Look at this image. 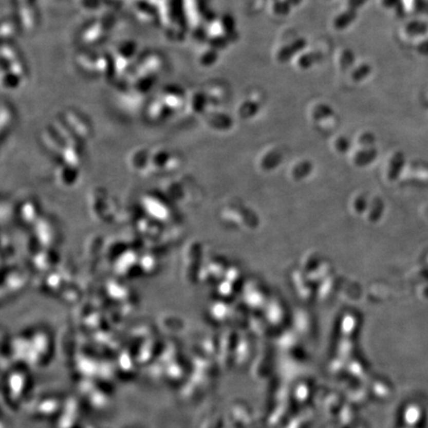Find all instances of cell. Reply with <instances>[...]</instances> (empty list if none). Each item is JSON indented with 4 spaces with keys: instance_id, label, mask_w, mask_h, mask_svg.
Segmentation results:
<instances>
[{
    "instance_id": "1",
    "label": "cell",
    "mask_w": 428,
    "mask_h": 428,
    "mask_svg": "<svg viewBox=\"0 0 428 428\" xmlns=\"http://www.w3.org/2000/svg\"><path fill=\"white\" fill-rule=\"evenodd\" d=\"M107 31L108 28L103 21H95L83 30L81 35V41L85 45L97 44L98 42L102 41V39H104Z\"/></svg>"
},
{
    "instance_id": "2",
    "label": "cell",
    "mask_w": 428,
    "mask_h": 428,
    "mask_svg": "<svg viewBox=\"0 0 428 428\" xmlns=\"http://www.w3.org/2000/svg\"><path fill=\"white\" fill-rule=\"evenodd\" d=\"M18 15L21 26L28 32H31L37 27L38 18L33 2H19Z\"/></svg>"
},
{
    "instance_id": "3",
    "label": "cell",
    "mask_w": 428,
    "mask_h": 428,
    "mask_svg": "<svg viewBox=\"0 0 428 428\" xmlns=\"http://www.w3.org/2000/svg\"><path fill=\"white\" fill-rule=\"evenodd\" d=\"M184 94L179 86H166V88L159 96L166 108L176 110L182 106L184 102Z\"/></svg>"
},
{
    "instance_id": "4",
    "label": "cell",
    "mask_w": 428,
    "mask_h": 428,
    "mask_svg": "<svg viewBox=\"0 0 428 428\" xmlns=\"http://www.w3.org/2000/svg\"><path fill=\"white\" fill-rule=\"evenodd\" d=\"M98 55H95L90 52H83L78 55V66L85 72L97 73V62Z\"/></svg>"
},
{
    "instance_id": "5",
    "label": "cell",
    "mask_w": 428,
    "mask_h": 428,
    "mask_svg": "<svg viewBox=\"0 0 428 428\" xmlns=\"http://www.w3.org/2000/svg\"><path fill=\"white\" fill-rule=\"evenodd\" d=\"M306 45V42L304 39H297L292 43H290V45L284 47L280 52L277 58L281 62H287L289 61L290 58L293 55H295L296 53L301 52L303 49H304Z\"/></svg>"
},
{
    "instance_id": "6",
    "label": "cell",
    "mask_w": 428,
    "mask_h": 428,
    "mask_svg": "<svg viewBox=\"0 0 428 428\" xmlns=\"http://www.w3.org/2000/svg\"><path fill=\"white\" fill-rule=\"evenodd\" d=\"M357 17V13L356 10L354 9H349L345 12L339 15L335 21H334V25L337 29H345L348 27Z\"/></svg>"
},
{
    "instance_id": "7",
    "label": "cell",
    "mask_w": 428,
    "mask_h": 428,
    "mask_svg": "<svg viewBox=\"0 0 428 428\" xmlns=\"http://www.w3.org/2000/svg\"><path fill=\"white\" fill-rule=\"evenodd\" d=\"M1 34H2V39L4 42L6 40L9 41V40L13 39L15 35L17 34V28H16V24H15L13 20L6 19V20L2 21Z\"/></svg>"
},
{
    "instance_id": "8",
    "label": "cell",
    "mask_w": 428,
    "mask_h": 428,
    "mask_svg": "<svg viewBox=\"0 0 428 428\" xmlns=\"http://www.w3.org/2000/svg\"><path fill=\"white\" fill-rule=\"evenodd\" d=\"M1 55H2V62H5V63H10L15 60L20 59L18 50L15 49L10 43H3Z\"/></svg>"
},
{
    "instance_id": "9",
    "label": "cell",
    "mask_w": 428,
    "mask_h": 428,
    "mask_svg": "<svg viewBox=\"0 0 428 428\" xmlns=\"http://www.w3.org/2000/svg\"><path fill=\"white\" fill-rule=\"evenodd\" d=\"M1 119H2V133L4 132V129L6 127H10V125L13 122V110L9 104H7L4 100L2 101V107H1Z\"/></svg>"
},
{
    "instance_id": "10",
    "label": "cell",
    "mask_w": 428,
    "mask_h": 428,
    "mask_svg": "<svg viewBox=\"0 0 428 428\" xmlns=\"http://www.w3.org/2000/svg\"><path fill=\"white\" fill-rule=\"evenodd\" d=\"M321 58L320 54L318 53H307L305 55H302L299 60V65L304 68V69H307L309 67H311L314 63L318 62Z\"/></svg>"
},
{
    "instance_id": "11",
    "label": "cell",
    "mask_w": 428,
    "mask_h": 428,
    "mask_svg": "<svg viewBox=\"0 0 428 428\" xmlns=\"http://www.w3.org/2000/svg\"><path fill=\"white\" fill-rule=\"evenodd\" d=\"M217 58H218L217 50H215V49L211 48L210 50H208V51H207L206 53H203V54L201 55L199 61H200V63H201L203 66L208 67V66L213 65V64L217 61Z\"/></svg>"
},
{
    "instance_id": "12",
    "label": "cell",
    "mask_w": 428,
    "mask_h": 428,
    "mask_svg": "<svg viewBox=\"0 0 428 428\" xmlns=\"http://www.w3.org/2000/svg\"><path fill=\"white\" fill-rule=\"evenodd\" d=\"M274 10L278 15H287L290 12V4L287 0H275Z\"/></svg>"
},
{
    "instance_id": "13",
    "label": "cell",
    "mask_w": 428,
    "mask_h": 428,
    "mask_svg": "<svg viewBox=\"0 0 428 428\" xmlns=\"http://www.w3.org/2000/svg\"><path fill=\"white\" fill-rule=\"evenodd\" d=\"M371 71V68L369 65H362L360 66L358 69H355L352 73V77L355 81H362L363 79H365Z\"/></svg>"
},
{
    "instance_id": "14",
    "label": "cell",
    "mask_w": 428,
    "mask_h": 428,
    "mask_svg": "<svg viewBox=\"0 0 428 428\" xmlns=\"http://www.w3.org/2000/svg\"><path fill=\"white\" fill-rule=\"evenodd\" d=\"M353 60H354L353 54H352L350 51H346L345 53L342 55L341 64H342V66H343L344 68L350 67V66L352 65V63H353Z\"/></svg>"
},
{
    "instance_id": "15",
    "label": "cell",
    "mask_w": 428,
    "mask_h": 428,
    "mask_svg": "<svg viewBox=\"0 0 428 428\" xmlns=\"http://www.w3.org/2000/svg\"><path fill=\"white\" fill-rule=\"evenodd\" d=\"M367 0H348V5L350 7V9H354L356 10L357 8H359L360 6H362Z\"/></svg>"
},
{
    "instance_id": "16",
    "label": "cell",
    "mask_w": 428,
    "mask_h": 428,
    "mask_svg": "<svg viewBox=\"0 0 428 428\" xmlns=\"http://www.w3.org/2000/svg\"><path fill=\"white\" fill-rule=\"evenodd\" d=\"M290 4H292V5H297V4H300L301 2H302V0H287Z\"/></svg>"
},
{
    "instance_id": "17",
    "label": "cell",
    "mask_w": 428,
    "mask_h": 428,
    "mask_svg": "<svg viewBox=\"0 0 428 428\" xmlns=\"http://www.w3.org/2000/svg\"><path fill=\"white\" fill-rule=\"evenodd\" d=\"M19 2H33L34 3V0H18Z\"/></svg>"
},
{
    "instance_id": "18",
    "label": "cell",
    "mask_w": 428,
    "mask_h": 428,
    "mask_svg": "<svg viewBox=\"0 0 428 428\" xmlns=\"http://www.w3.org/2000/svg\"><path fill=\"white\" fill-rule=\"evenodd\" d=\"M110 1H115V2H119V1H126V0H110Z\"/></svg>"
}]
</instances>
